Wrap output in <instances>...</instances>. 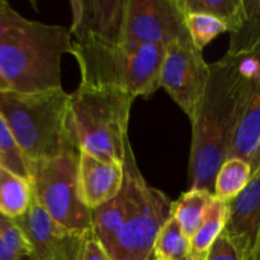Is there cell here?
<instances>
[{"instance_id": "15", "label": "cell", "mask_w": 260, "mask_h": 260, "mask_svg": "<svg viewBox=\"0 0 260 260\" xmlns=\"http://www.w3.org/2000/svg\"><path fill=\"white\" fill-rule=\"evenodd\" d=\"M229 215L228 202L213 200L208 205L202 223L189 240L190 260H205L213 241L218 238L225 229Z\"/></svg>"}, {"instance_id": "11", "label": "cell", "mask_w": 260, "mask_h": 260, "mask_svg": "<svg viewBox=\"0 0 260 260\" xmlns=\"http://www.w3.org/2000/svg\"><path fill=\"white\" fill-rule=\"evenodd\" d=\"M71 45H118L123 41L126 0H73Z\"/></svg>"}, {"instance_id": "30", "label": "cell", "mask_w": 260, "mask_h": 260, "mask_svg": "<svg viewBox=\"0 0 260 260\" xmlns=\"http://www.w3.org/2000/svg\"><path fill=\"white\" fill-rule=\"evenodd\" d=\"M18 260H36V259L33 258V256L30 255V254H24V255L20 256V258L18 259Z\"/></svg>"}, {"instance_id": "4", "label": "cell", "mask_w": 260, "mask_h": 260, "mask_svg": "<svg viewBox=\"0 0 260 260\" xmlns=\"http://www.w3.org/2000/svg\"><path fill=\"white\" fill-rule=\"evenodd\" d=\"M165 48L161 43L71 45L70 53L80 69V85L117 89L136 99L160 88Z\"/></svg>"}, {"instance_id": "23", "label": "cell", "mask_w": 260, "mask_h": 260, "mask_svg": "<svg viewBox=\"0 0 260 260\" xmlns=\"http://www.w3.org/2000/svg\"><path fill=\"white\" fill-rule=\"evenodd\" d=\"M0 167L14 173L18 177L29 180L27 162L2 114H0Z\"/></svg>"}, {"instance_id": "6", "label": "cell", "mask_w": 260, "mask_h": 260, "mask_svg": "<svg viewBox=\"0 0 260 260\" xmlns=\"http://www.w3.org/2000/svg\"><path fill=\"white\" fill-rule=\"evenodd\" d=\"M78 150L28 164L32 194L53 221L78 234H90L91 211L80 202L76 187Z\"/></svg>"}, {"instance_id": "10", "label": "cell", "mask_w": 260, "mask_h": 260, "mask_svg": "<svg viewBox=\"0 0 260 260\" xmlns=\"http://www.w3.org/2000/svg\"><path fill=\"white\" fill-rule=\"evenodd\" d=\"M14 223L22 231L36 260H75L90 234H78L53 221L32 194L29 207Z\"/></svg>"}, {"instance_id": "8", "label": "cell", "mask_w": 260, "mask_h": 260, "mask_svg": "<svg viewBox=\"0 0 260 260\" xmlns=\"http://www.w3.org/2000/svg\"><path fill=\"white\" fill-rule=\"evenodd\" d=\"M179 0H126L123 41L161 43L189 37Z\"/></svg>"}, {"instance_id": "20", "label": "cell", "mask_w": 260, "mask_h": 260, "mask_svg": "<svg viewBox=\"0 0 260 260\" xmlns=\"http://www.w3.org/2000/svg\"><path fill=\"white\" fill-rule=\"evenodd\" d=\"M230 46L226 56L239 57L260 52V2L251 0L245 20L229 33Z\"/></svg>"}, {"instance_id": "19", "label": "cell", "mask_w": 260, "mask_h": 260, "mask_svg": "<svg viewBox=\"0 0 260 260\" xmlns=\"http://www.w3.org/2000/svg\"><path fill=\"white\" fill-rule=\"evenodd\" d=\"M253 173L250 165L244 160H225L215 177L213 196L223 202L234 200L245 189L250 182Z\"/></svg>"}, {"instance_id": "14", "label": "cell", "mask_w": 260, "mask_h": 260, "mask_svg": "<svg viewBox=\"0 0 260 260\" xmlns=\"http://www.w3.org/2000/svg\"><path fill=\"white\" fill-rule=\"evenodd\" d=\"M240 159L260 169V80L251 81L236 117L225 160Z\"/></svg>"}, {"instance_id": "21", "label": "cell", "mask_w": 260, "mask_h": 260, "mask_svg": "<svg viewBox=\"0 0 260 260\" xmlns=\"http://www.w3.org/2000/svg\"><path fill=\"white\" fill-rule=\"evenodd\" d=\"M154 260H190L189 239L185 238L172 215L157 234Z\"/></svg>"}, {"instance_id": "24", "label": "cell", "mask_w": 260, "mask_h": 260, "mask_svg": "<svg viewBox=\"0 0 260 260\" xmlns=\"http://www.w3.org/2000/svg\"><path fill=\"white\" fill-rule=\"evenodd\" d=\"M30 254L29 246L12 218L0 213V260H18Z\"/></svg>"}, {"instance_id": "29", "label": "cell", "mask_w": 260, "mask_h": 260, "mask_svg": "<svg viewBox=\"0 0 260 260\" xmlns=\"http://www.w3.org/2000/svg\"><path fill=\"white\" fill-rule=\"evenodd\" d=\"M9 84L7 83V80L4 79V76L0 73V93H5V91H9Z\"/></svg>"}, {"instance_id": "1", "label": "cell", "mask_w": 260, "mask_h": 260, "mask_svg": "<svg viewBox=\"0 0 260 260\" xmlns=\"http://www.w3.org/2000/svg\"><path fill=\"white\" fill-rule=\"evenodd\" d=\"M251 81L238 73L235 60L223 56L210 63V79L202 102L192 118L189 189L213 194V183L225 161L229 141Z\"/></svg>"}, {"instance_id": "18", "label": "cell", "mask_w": 260, "mask_h": 260, "mask_svg": "<svg viewBox=\"0 0 260 260\" xmlns=\"http://www.w3.org/2000/svg\"><path fill=\"white\" fill-rule=\"evenodd\" d=\"M32 188L29 180L0 167V213L7 217H20L29 207Z\"/></svg>"}, {"instance_id": "13", "label": "cell", "mask_w": 260, "mask_h": 260, "mask_svg": "<svg viewBox=\"0 0 260 260\" xmlns=\"http://www.w3.org/2000/svg\"><path fill=\"white\" fill-rule=\"evenodd\" d=\"M123 164L104 161L84 151H78V197L90 211L113 200L123 185Z\"/></svg>"}, {"instance_id": "9", "label": "cell", "mask_w": 260, "mask_h": 260, "mask_svg": "<svg viewBox=\"0 0 260 260\" xmlns=\"http://www.w3.org/2000/svg\"><path fill=\"white\" fill-rule=\"evenodd\" d=\"M173 201L151 187L141 210L124 225L104 250L112 260H154L157 234L172 215Z\"/></svg>"}, {"instance_id": "22", "label": "cell", "mask_w": 260, "mask_h": 260, "mask_svg": "<svg viewBox=\"0 0 260 260\" xmlns=\"http://www.w3.org/2000/svg\"><path fill=\"white\" fill-rule=\"evenodd\" d=\"M184 22L193 45L200 50H203L217 36L228 32L221 20L202 13H188Z\"/></svg>"}, {"instance_id": "16", "label": "cell", "mask_w": 260, "mask_h": 260, "mask_svg": "<svg viewBox=\"0 0 260 260\" xmlns=\"http://www.w3.org/2000/svg\"><path fill=\"white\" fill-rule=\"evenodd\" d=\"M251 0H179L184 14L202 13L221 20L233 32L245 20Z\"/></svg>"}, {"instance_id": "26", "label": "cell", "mask_w": 260, "mask_h": 260, "mask_svg": "<svg viewBox=\"0 0 260 260\" xmlns=\"http://www.w3.org/2000/svg\"><path fill=\"white\" fill-rule=\"evenodd\" d=\"M205 260H240L239 259L236 249L229 240L228 236L222 233L213 241L212 246L208 250Z\"/></svg>"}, {"instance_id": "3", "label": "cell", "mask_w": 260, "mask_h": 260, "mask_svg": "<svg viewBox=\"0 0 260 260\" xmlns=\"http://www.w3.org/2000/svg\"><path fill=\"white\" fill-rule=\"evenodd\" d=\"M71 51L62 25L30 20L0 41V73L15 93H40L62 88L61 58Z\"/></svg>"}, {"instance_id": "5", "label": "cell", "mask_w": 260, "mask_h": 260, "mask_svg": "<svg viewBox=\"0 0 260 260\" xmlns=\"http://www.w3.org/2000/svg\"><path fill=\"white\" fill-rule=\"evenodd\" d=\"M69 98L70 94L62 88L40 93H0V114L27 165L74 147L66 131Z\"/></svg>"}, {"instance_id": "17", "label": "cell", "mask_w": 260, "mask_h": 260, "mask_svg": "<svg viewBox=\"0 0 260 260\" xmlns=\"http://www.w3.org/2000/svg\"><path fill=\"white\" fill-rule=\"evenodd\" d=\"M213 200L212 193L203 189H189L179 200L173 202L172 216L179 225L185 238L189 239L202 223L208 205Z\"/></svg>"}, {"instance_id": "25", "label": "cell", "mask_w": 260, "mask_h": 260, "mask_svg": "<svg viewBox=\"0 0 260 260\" xmlns=\"http://www.w3.org/2000/svg\"><path fill=\"white\" fill-rule=\"evenodd\" d=\"M29 19L18 13L9 3L0 2V41L22 29Z\"/></svg>"}, {"instance_id": "28", "label": "cell", "mask_w": 260, "mask_h": 260, "mask_svg": "<svg viewBox=\"0 0 260 260\" xmlns=\"http://www.w3.org/2000/svg\"><path fill=\"white\" fill-rule=\"evenodd\" d=\"M75 260H112L93 234L84 240Z\"/></svg>"}, {"instance_id": "27", "label": "cell", "mask_w": 260, "mask_h": 260, "mask_svg": "<svg viewBox=\"0 0 260 260\" xmlns=\"http://www.w3.org/2000/svg\"><path fill=\"white\" fill-rule=\"evenodd\" d=\"M233 58L235 60L236 70L240 76L246 80H260L259 53H250V55H243Z\"/></svg>"}, {"instance_id": "7", "label": "cell", "mask_w": 260, "mask_h": 260, "mask_svg": "<svg viewBox=\"0 0 260 260\" xmlns=\"http://www.w3.org/2000/svg\"><path fill=\"white\" fill-rule=\"evenodd\" d=\"M210 79V65L202 50L193 45L190 37L167 45L160 70L159 86L187 114L194 117Z\"/></svg>"}, {"instance_id": "12", "label": "cell", "mask_w": 260, "mask_h": 260, "mask_svg": "<svg viewBox=\"0 0 260 260\" xmlns=\"http://www.w3.org/2000/svg\"><path fill=\"white\" fill-rule=\"evenodd\" d=\"M228 206L223 234L236 249L239 259L260 260V169Z\"/></svg>"}, {"instance_id": "2", "label": "cell", "mask_w": 260, "mask_h": 260, "mask_svg": "<svg viewBox=\"0 0 260 260\" xmlns=\"http://www.w3.org/2000/svg\"><path fill=\"white\" fill-rule=\"evenodd\" d=\"M134 101L117 89L79 85L70 94L66 111V131L74 147L104 161L123 164Z\"/></svg>"}]
</instances>
